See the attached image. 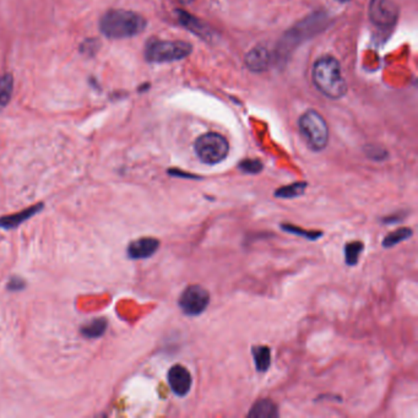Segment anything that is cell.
<instances>
[{"instance_id":"cell-14","label":"cell","mask_w":418,"mask_h":418,"mask_svg":"<svg viewBox=\"0 0 418 418\" xmlns=\"http://www.w3.org/2000/svg\"><path fill=\"white\" fill-rule=\"evenodd\" d=\"M255 368L259 373H265L269 371L271 365V348L269 346L259 345L252 348Z\"/></svg>"},{"instance_id":"cell-28","label":"cell","mask_w":418,"mask_h":418,"mask_svg":"<svg viewBox=\"0 0 418 418\" xmlns=\"http://www.w3.org/2000/svg\"><path fill=\"white\" fill-rule=\"evenodd\" d=\"M182 4H192L194 0H179Z\"/></svg>"},{"instance_id":"cell-20","label":"cell","mask_w":418,"mask_h":418,"mask_svg":"<svg viewBox=\"0 0 418 418\" xmlns=\"http://www.w3.org/2000/svg\"><path fill=\"white\" fill-rule=\"evenodd\" d=\"M280 228L285 231L286 233H291V235H296V236L303 237V238H306L308 241H317L320 237L323 236L322 231H306L291 224H280Z\"/></svg>"},{"instance_id":"cell-7","label":"cell","mask_w":418,"mask_h":418,"mask_svg":"<svg viewBox=\"0 0 418 418\" xmlns=\"http://www.w3.org/2000/svg\"><path fill=\"white\" fill-rule=\"evenodd\" d=\"M397 18L399 8L393 0H371L369 5V18L376 26L388 29L395 25Z\"/></svg>"},{"instance_id":"cell-26","label":"cell","mask_w":418,"mask_h":418,"mask_svg":"<svg viewBox=\"0 0 418 418\" xmlns=\"http://www.w3.org/2000/svg\"><path fill=\"white\" fill-rule=\"evenodd\" d=\"M168 174L174 176V177L187 178V179H198V181L201 179V177H198V176H194V174H187V172L177 171V170H170Z\"/></svg>"},{"instance_id":"cell-4","label":"cell","mask_w":418,"mask_h":418,"mask_svg":"<svg viewBox=\"0 0 418 418\" xmlns=\"http://www.w3.org/2000/svg\"><path fill=\"white\" fill-rule=\"evenodd\" d=\"M193 52L188 42L151 40L145 47V60L148 63H171L185 60Z\"/></svg>"},{"instance_id":"cell-18","label":"cell","mask_w":418,"mask_h":418,"mask_svg":"<svg viewBox=\"0 0 418 418\" xmlns=\"http://www.w3.org/2000/svg\"><path fill=\"white\" fill-rule=\"evenodd\" d=\"M365 250V244L361 241H348L345 246V261L346 265L356 266L358 264L359 257Z\"/></svg>"},{"instance_id":"cell-13","label":"cell","mask_w":418,"mask_h":418,"mask_svg":"<svg viewBox=\"0 0 418 418\" xmlns=\"http://www.w3.org/2000/svg\"><path fill=\"white\" fill-rule=\"evenodd\" d=\"M42 207H43V205H42V204H38V205H35V207L25 210V211L20 212L18 215L1 218H0V227H3V228H5V230L15 228V227H18V224H23L27 218H32L37 212L42 210Z\"/></svg>"},{"instance_id":"cell-29","label":"cell","mask_w":418,"mask_h":418,"mask_svg":"<svg viewBox=\"0 0 418 418\" xmlns=\"http://www.w3.org/2000/svg\"><path fill=\"white\" fill-rule=\"evenodd\" d=\"M337 1H340V3H348L350 0H337Z\"/></svg>"},{"instance_id":"cell-12","label":"cell","mask_w":418,"mask_h":418,"mask_svg":"<svg viewBox=\"0 0 418 418\" xmlns=\"http://www.w3.org/2000/svg\"><path fill=\"white\" fill-rule=\"evenodd\" d=\"M278 415L280 413L274 401L270 399H260L250 407L247 416L252 418H277Z\"/></svg>"},{"instance_id":"cell-25","label":"cell","mask_w":418,"mask_h":418,"mask_svg":"<svg viewBox=\"0 0 418 418\" xmlns=\"http://www.w3.org/2000/svg\"><path fill=\"white\" fill-rule=\"evenodd\" d=\"M315 21H317V20H315ZM315 21H312V23H309V25H308V26H306V21H302V23H300V26H298V30L300 31V35H302V34H304L306 31L311 30V26H312V25L314 24ZM289 36H292V37H295L293 40H296V41L297 42L300 41V36L298 35V32H297L295 29H293V30L289 32Z\"/></svg>"},{"instance_id":"cell-1","label":"cell","mask_w":418,"mask_h":418,"mask_svg":"<svg viewBox=\"0 0 418 418\" xmlns=\"http://www.w3.org/2000/svg\"><path fill=\"white\" fill-rule=\"evenodd\" d=\"M313 83L330 100H340L348 94V83L342 77L341 65L335 57L319 58L312 70Z\"/></svg>"},{"instance_id":"cell-16","label":"cell","mask_w":418,"mask_h":418,"mask_svg":"<svg viewBox=\"0 0 418 418\" xmlns=\"http://www.w3.org/2000/svg\"><path fill=\"white\" fill-rule=\"evenodd\" d=\"M107 326H108V323H107L106 319L97 318L86 323L80 330H81V334L85 337L97 339V337H100L106 332Z\"/></svg>"},{"instance_id":"cell-5","label":"cell","mask_w":418,"mask_h":418,"mask_svg":"<svg viewBox=\"0 0 418 418\" xmlns=\"http://www.w3.org/2000/svg\"><path fill=\"white\" fill-rule=\"evenodd\" d=\"M194 150L203 164L218 165L228 156L230 144L218 133H207L195 140Z\"/></svg>"},{"instance_id":"cell-15","label":"cell","mask_w":418,"mask_h":418,"mask_svg":"<svg viewBox=\"0 0 418 418\" xmlns=\"http://www.w3.org/2000/svg\"><path fill=\"white\" fill-rule=\"evenodd\" d=\"M308 188L306 182H297L289 185H285L281 188L277 189L275 192V198L278 199H295L300 195L304 194L306 189Z\"/></svg>"},{"instance_id":"cell-6","label":"cell","mask_w":418,"mask_h":418,"mask_svg":"<svg viewBox=\"0 0 418 418\" xmlns=\"http://www.w3.org/2000/svg\"><path fill=\"white\" fill-rule=\"evenodd\" d=\"M210 304V293L200 285H190L184 289L178 300V306L185 315L198 317L207 311Z\"/></svg>"},{"instance_id":"cell-2","label":"cell","mask_w":418,"mask_h":418,"mask_svg":"<svg viewBox=\"0 0 418 418\" xmlns=\"http://www.w3.org/2000/svg\"><path fill=\"white\" fill-rule=\"evenodd\" d=\"M148 21L140 14L124 9H111L102 16L100 30L109 40H124L140 35Z\"/></svg>"},{"instance_id":"cell-27","label":"cell","mask_w":418,"mask_h":418,"mask_svg":"<svg viewBox=\"0 0 418 418\" xmlns=\"http://www.w3.org/2000/svg\"><path fill=\"white\" fill-rule=\"evenodd\" d=\"M9 289H14V291H18V289H23V280L12 278V280H10V283H9Z\"/></svg>"},{"instance_id":"cell-11","label":"cell","mask_w":418,"mask_h":418,"mask_svg":"<svg viewBox=\"0 0 418 418\" xmlns=\"http://www.w3.org/2000/svg\"><path fill=\"white\" fill-rule=\"evenodd\" d=\"M178 20L182 26L185 29H188L190 32H193L196 36H199L201 38H207V36L211 35V31L207 29V25L201 23L200 20L192 16L190 14L183 10H177Z\"/></svg>"},{"instance_id":"cell-17","label":"cell","mask_w":418,"mask_h":418,"mask_svg":"<svg viewBox=\"0 0 418 418\" xmlns=\"http://www.w3.org/2000/svg\"><path fill=\"white\" fill-rule=\"evenodd\" d=\"M12 90H14V77L10 73H6L0 77V108L9 105L12 100Z\"/></svg>"},{"instance_id":"cell-10","label":"cell","mask_w":418,"mask_h":418,"mask_svg":"<svg viewBox=\"0 0 418 418\" xmlns=\"http://www.w3.org/2000/svg\"><path fill=\"white\" fill-rule=\"evenodd\" d=\"M271 64L270 51L264 46L252 48L246 55V65L253 73H263L269 69Z\"/></svg>"},{"instance_id":"cell-21","label":"cell","mask_w":418,"mask_h":418,"mask_svg":"<svg viewBox=\"0 0 418 418\" xmlns=\"http://www.w3.org/2000/svg\"><path fill=\"white\" fill-rule=\"evenodd\" d=\"M238 168L243 173H246V174H258V173L263 171L264 165H263V162L259 161V159H243V161L239 162Z\"/></svg>"},{"instance_id":"cell-3","label":"cell","mask_w":418,"mask_h":418,"mask_svg":"<svg viewBox=\"0 0 418 418\" xmlns=\"http://www.w3.org/2000/svg\"><path fill=\"white\" fill-rule=\"evenodd\" d=\"M300 133L313 151H323L329 142V127L320 113L309 109L298 120Z\"/></svg>"},{"instance_id":"cell-9","label":"cell","mask_w":418,"mask_h":418,"mask_svg":"<svg viewBox=\"0 0 418 418\" xmlns=\"http://www.w3.org/2000/svg\"><path fill=\"white\" fill-rule=\"evenodd\" d=\"M159 241L153 237H142L131 241L128 246V255L130 259L142 260L151 258L159 250Z\"/></svg>"},{"instance_id":"cell-19","label":"cell","mask_w":418,"mask_h":418,"mask_svg":"<svg viewBox=\"0 0 418 418\" xmlns=\"http://www.w3.org/2000/svg\"><path fill=\"white\" fill-rule=\"evenodd\" d=\"M413 232L410 227H401L399 230L394 231L384 237L383 247L393 248L397 246L401 241H407L413 237Z\"/></svg>"},{"instance_id":"cell-23","label":"cell","mask_w":418,"mask_h":418,"mask_svg":"<svg viewBox=\"0 0 418 418\" xmlns=\"http://www.w3.org/2000/svg\"><path fill=\"white\" fill-rule=\"evenodd\" d=\"M100 47V42L97 41L96 38L85 40V41L83 42V44L80 46V52L86 54L88 57H92V55L97 53V51H99V48Z\"/></svg>"},{"instance_id":"cell-8","label":"cell","mask_w":418,"mask_h":418,"mask_svg":"<svg viewBox=\"0 0 418 418\" xmlns=\"http://www.w3.org/2000/svg\"><path fill=\"white\" fill-rule=\"evenodd\" d=\"M168 384L173 394L179 397H184L190 393L192 385H193V378L187 367L182 365H172L167 374Z\"/></svg>"},{"instance_id":"cell-22","label":"cell","mask_w":418,"mask_h":418,"mask_svg":"<svg viewBox=\"0 0 418 418\" xmlns=\"http://www.w3.org/2000/svg\"><path fill=\"white\" fill-rule=\"evenodd\" d=\"M365 153L368 159L378 161V162L384 161L388 157V151L382 146H378V145H367L365 148Z\"/></svg>"},{"instance_id":"cell-24","label":"cell","mask_w":418,"mask_h":418,"mask_svg":"<svg viewBox=\"0 0 418 418\" xmlns=\"http://www.w3.org/2000/svg\"><path fill=\"white\" fill-rule=\"evenodd\" d=\"M407 216V211L395 212L394 215H388L385 218H380L382 224H400L401 221H404Z\"/></svg>"}]
</instances>
